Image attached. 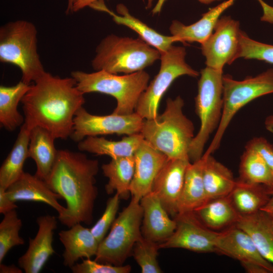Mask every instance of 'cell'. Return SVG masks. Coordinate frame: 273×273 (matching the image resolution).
<instances>
[{
    "instance_id": "ac0fdd59",
    "label": "cell",
    "mask_w": 273,
    "mask_h": 273,
    "mask_svg": "<svg viewBox=\"0 0 273 273\" xmlns=\"http://www.w3.org/2000/svg\"><path fill=\"white\" fill-rule=\"evenodd\" d=\"M140 204L143 211V236L159 244L169 238L176 229V223L158 197L151 191L141 198Z\"/></svg>"
},
{
    "instance_id": "ab89813d",
    "label": "cell",
    "mask_w": 273,
    "mask_h": 273,
    "mask_svg": "<svg viewBox=\"0 0 273 273\" xmlns=\"http://www.w3.org/2000/svg\"><path fill=\"white\" fill-rule=\"evenodd\" d=\"M6 190L0 188V213L3 214L18 207L16 202L8 196Z\"/></svg>"
},
{
    "instance_id": "8992f818",
    "label": "cell",
    "mask_w": 273,
    "mask_h": 273,
    "mask_svg": "<svg viewBox=\"0 0 273 273\" xmlns=\"http://www.w3.org/2000/svg\"><path fill=\"white\" fill-rule=\"evenodd\" d=\"M37 29L31 22L19 20L0 28V61L21 71V81L30 84L46 71L37 52Z\"/></svg>"
},
{
    "instance_id": "6da1fadb",
    "label": "cell",
    "mask_w": 273,
    "mask_h": 273,
    "mask_svg": "<svg viewBox=\"0 0 273 273\" xmlns=\"http://www.w3.org/2000/svg\"><path fill=\"white\" fill-rule=\"evenodd\" d=\"M84 95L72 77L46 72L30 85L21 100L26 125L43 127L57 139H66L73 131L76 112L85 103Z\"/></svg>"
},
{
    "instance_id": "603a6c76",
    "label": "cell",
    "mask_w": 273,
    "mask_h": 273,
    "mask_svg": "<svg viewBox=\"0 0 273 273\" xmlns=\"http://www.w3.org/2000/svg\"><path fill=\"white\" fill-rule=\"evenodd\" d=\"M56 138L46 129L35 126L30 131L28 157L35 162V175L46 180L57 158L58 150L55 146Z\"/></svg>"
},
{
    "instance_id": "d590c367",
    "label": "cell",
    "mask_w": 273,
    "mask_h": 273,
    "mask_svg": "<svg viewBox=\"0 0 273 273\" xmlns=\"http://www.w3.org/2000/svg\"><path fill=\"white\" fill-rule=\"evenodd\" d=\"M240 58L256 59L273 64V45L253 40L241 30L238 59Z\"/></svg>"
},
{
    "instance_id": "5b68a950",
    "label": "cell",
    "mask_w": 273,
    "mask_h": 273,
    "mask_svg": "<svg viewBox=\"0 0 273 273\" xmlns=\"http://www.w3.org/2000/svg\"><path fill=\"white\" fill-rule=\"evenodd\" d=\"M92 61L95 71L118 74H131L144 69L160 60V52L141 38L107 35L100 42Z\"/></svg>"
},
{
    "instance_id": "ba28073f",
    "label": "cell",
    "mask_w": 273,
    "mask_h": 273,
    "mask_svg": "<svg viewBox=\"0 0 273 273\" xmlns=\"http://www.w3.org/2000/svg\"><path fill=\"white\" fill-rule=\"evenodd\" d=\"M273 93V67L254 77L237 80L230 75L223 76V110L221 120L210 145L203 156L217 150L229 124L238 111L260 97Z\"/></svg>"
},
{
    "instance_id": "e575fe53",
    "label": "cell",
    "mask_w": 273,
    "mask_h": 273,
    "mask_svg": "<svg viewBox=\"0 0 273 273\" xmlns=\"http://www.w3.org/2000/svg\"><path fill=\"white\" fill-rule=\"evenodd\" d=\"M159 243L142 237L132 249L134 259L141 268L142 273H161L162 270L157 260Z\"/></svg>"
},
{
    "instance_id": "b9f144b4",
    "label": "cell",
    "mask_w": 273,
    "mask_h": 273,
    "mask_svg": "<svg viewBox=\"0 0 273 273\" xmlns=\"http://www.w3.org/2000/svg\"><path fill=\"white\" fill-rule=\"evenodd\" d=\"M99 0H73L72 12H77Z\"/></svg>"
},
{
    "instance_id": "3957f363",
    "label": "cell",
    "mask_w": 273,
    "mask_h": 273,
    "mask_svg": "<svg viewBox=\"0 0 273 273\" xmlns=\"http://www.w3.org/2000/svg\"><path fill=\"white\" fill-rule=\"evenodd\" d=\"M184 106L181 97L168 98L164 112L155 118L144 119L140 133L168 158L190 160L189 150L195 136V127L184 114Z\"/></svg>"
},
{
    "instance_id": "d6a6232c",
    "label": "cell",
    "mask_w": 273,
    "mask_h": 273,
    "mask_svg": "<svg viewBox=\"0 0 273 273\" xmlns=\"http://www.w3.org/2000/svg\"><path fill=\"white\" fill-rule=\"evenodd\" d=\"M239 180L249 184H261L273 189V174L261 155L245 148L240 160Z\"/></svg>"
},
{
    "instance_id": "74e56055",
    "label": "cell",
    "mask_w": 273,
    "mask_h": 273,
    "mask_svg": "<svg viewBox=\"0 0 273 273\" xmlns=\"http://www.w3.org/2000/svg\"><path fill=\"white\" fill-rule=\"evenodd\" d=\"M70 269L73 273H128L131 266L114 265L85 258L81 263L75 264Z\"/></svg>"
},
{
    "instance_id": "1f68e13d",
    "label": "cell",
    "mask_w": 273,
    "mask_h": 273,
    "mask_svg": "<svg viewBox=\"0 0 273 273\" xmlns=\"http://www.w3.org/2000/svg\"><path fill=\"white\" fill-rule=\"evenodd\" d=\"M30 87L22 81L16 84L0 86V124L8 131H13L22 125L25 118L18 110L19 103Z\"/></svg>"
},
{
    "instance_id": "7402d4cb",
    "label": "cell",
    "mask_w": 273,
    "mask_h": 273,
    "mask_svg": "<svg viewBox=\"0 0 273 273\" xmlns=\"http://www.w3.org/2000/svg\"><path fill=\"white\" fill-rule=\"evenodd\" d=\"M59 237L64 247L63 263L66 267L70 268L79 259H89L97 254L100 243L90 229L84 227L81 223L61 231Z\"/></svg>"
},
{
    "instance_id": "83f0119b",
    "label": "cell",
    "mask_w": 273,
    "mask_h": 273,
    "mask_svg": "<svg viewBox=\"0 0 273 273\" xmlns=\"http://www.w3.org/2000/svg\"><path fill=\"white\" fill-rule=\"evenodd\" d=\"M30 129L24 123L15 142L0 168V188L5 190L17 181L24 173L28 157Z\"/></svg>"
},
{
    "instance_id": "7dc6e473",
    "label": "cell",
    "mask_w": 273,
    "mask_h": 273,
    "mask_svg": "<svg viewBox=\"0 0 273 273\" xmlns=\"http://www.w3.org/2000/svg\"><path fill=\"white\" fill-rule=\"evenodd\" d=\"M73 0H68V7L66 10V13L68 14L69 12L72 13V6H73Z\"/></svg>"
},
{
    "instance_id": "4fadbf2b",
    "label": "cell",
    "mask_w": 273,
    "mask_h": 273,
    "mask_svg": "<svg viewBox=\"0 0 273 273\" xmlns=\"http://www.w3.org/2000/svg\"><path fill=\"white\" fill-rule=\"evenodd\" d=\"M176 229L172 235L159 244L160 248H182L199 253L216 252L218 232L206 226L195 212L177 214Z\"/></svg>"
},
{
    "instance_id": "ffe728a7",
    "label": "cell",
    "mask_w": 273,
    "mask_h": 273,
    "mask_svg": "<svg viewBox=\"0 0 273 273\" xmlns=\"http://www.w3.org/2000/svg\"><path fill=\"white\" fill-rule=\"evenodd\" d=\"M8 196L12 201H28L46 203L58 214H62L66 207L58 201L61 197L49 187L46 181L28 172H24L21 177L6 190Z\"/></svg>"
},
{
    "instance_id": "44dd1931",
    "label": "cell",
    "mask_w": 273,
    "mask_h": 273,
    "mask_svg": "<svg viewBox=\"0 0 273 273\" xmlns=\"http://www.w3.org/2000/svg\"><path fill=\"white\" fill-rule=\"evenodd\" d=\"M92 8L109 14L113 20L119 25H122L135 31L140 38L158 50L160 53L166 52L174 42H177L173 35L167 36L159 33L145 23L132 16L123 4L116 6L118 14L109 10L103 0L97 1L89 5Z\"/></svg>"
},
{
    "instance_id": "30bf717a",
    "label": "cell",
    "mask_w": 273,
    "mask_h": 273,
    "mask_svg": "<svg viewBox=\"0 0 273 273\" xmlns=\"http://www.w3.org/2000/svg\"><path fill=\"white\" fill-rule=\"evenodd\" d=\"M160 54L159 71L142 94L135 109V112L144 119L158 116L162 97L175 79L183 75L196 77L200 75L186 62L184 47L172 45Z\"/></svg>"
},
{
    "instance_id": "f35d334b",
    "label": "cell",
    "mask_w": 273,
    "mask_h": 273,
    "mask_svg": "<svg viewBox=\"0 0 273 273\" xmlns=\"http://www.w3.org/2000/svg\"><path fill=\"white\" fill-rule=\"evenodd\" d=\"M245 148L255 150L263 158L273 174V146L263 137H255Z\"/></svg>"
},
{
    "instance_id": "8fae6325",
    "label": "cell",
    "mask_w": 273,
    "mask_h": 273,
    "mask_svg": "<svg viewBox=\"0 0 273 273\" xmlns=\"http://www.w3.org/2000/svg\"><path fill=\"white\" fill-rule=\"evenodd\" d=\"M144 119L136 112L129 115L112 113L97 115L81 107L76 112L70 138L79 142L89 136L116 134L131 135L140 132Z\"/></svg>"
},
{
    "instance_id": "c3c4849f",
    "label": "cell",
    "mask_w": 273,
    "mask_h": 273,
    "mask_svg": "<svg viewBox=\"0 0 273 273\" xmlns=\"http://www.w3.org/2000/svg\"><path fill=\"white\" fill-rule=\"evenodd\" d=\"M154 1V0H147V5L146 6L147 9H150L152 7Z\"/></svg>"
},
{
    "instance_id": "4dcf8cb0",
    "label": "cell",
    "mask_w": 273,
    "mask_h": 273,
    "mask_svg": "<svg viewBox=\"0 0 273 273\" xmlns=\"http://www.w3.org/2000/svg\"><path fill=\"white\" fill-rule=\"evenodd\" d=\"M103 173L108 178L105 186L108 194L114 192L122 199H127L130 193V186L135 168L134 155L111 159L108 163L101 167Z\"/></svg>"
},
{
    "instance_id": "681fc988",
    "label": "cell",
    "mask_w": 273,
    "mask_h": 273,
    "mask_svg": "<svg viewBox=\"0 0 273 273\" xmlns=\"http://www.w3.org/2000/svg\"><path fill=\"white\" fill-rule=\"evenodd\" d=\"M271 217V218L273 221V213H271V214H269Z\"/></svg>"
},
{
    "instance_id": "4316f807",
    "label": "cell",
    "mask_w": 273,
    "mask_h": 273,
    "mask_svg": "<svg viewBox=\"0 0 273 273\" xmlns=\"http://www.w3.org/2000/svg\"><path fill=\"white\" fill-rule=\"evenodd\" d=\"M202 157L204 159L203 178L207 202L229 196L236 183L231 170L211 155Z\"/></svg>"
},
{
    "instance_id": "277c9868",
    "label": "cell",
    "mask_w": 273,
    "mask_h": 273,
    "mask_svg": "<svg viewBox=\"0 0 273 273\" xmlns=\"http://www.w3.org/2000/svg\"><path fill=\"white\" fill-rule=\"evenodd\" d=\"M71 76L78 89L83 94L100 93L114 97L117 105L113 113L129 115L135 109L142 94L147 88L149 74L144 70L119 75L104 70L87 73L73 71Z\"/></svg>"
},
{
    "instance_id": "d4e9b609",
    "label": "cell",
    "mask_w": 273,
    "mask_h": 273,
    "mask_svg": "<svg viewBox=\"0 0 273 273\" xmlns=\"http://www.w3.org/2000/svg\"><path fill=\"white\" fill-rule=\"evenodd\" d=\"M144 138L140 133L128 135L121 140L89 136L78 143V150L96 155H107L111 159L133 156Z\"/></svg>"
},
{
    "instance_id": "9c48e42d",
    "label": "cell",
    "mask_w": 273,
    "mask_h": 273,
    "mask_svg": "<svg viewBox=\"0 0 273 273\" xmlns=\"http://www.w3.org/2000/svg\"><path fill=\"white\" fill-rule=\"evenodd\" d=\"M143 215L140 201L131 197L129 204L115 219L109 234L99 243L95 260L122 265L142 236Z\"/></svg>"
},
{
    "instance_id": "52a82bcc",
    "label": "cell",
    "mask_w": 273,
    "mask_h": 273,
    "mask_svg": "<svg viewBox=\"0 0 273 273\" xmlns=\"http://www.w3.org/2000/svg\"><path fill=\"white\" fill-rule=\"evenodd\" d=\"M200 75L195 109L200 126L189 148L188 155L191 162L202 157L210 135L219 126L223 105V70L206 66L201 70Z\"/></svg>"
},
{
    "instance_id": "8d00e7d4",
    "label": "cell",
    "mask_w": 273,
    "mask_h": 273,
    "mask_svg": "<svg viewBox=\"0 0 273 273\" xmlns=\"http://www.w3.org/2000/svg\"><path fill=\"white\" fill-rule=\"evenodd\" d=\"M120 199V198L117 193L110 198L107 201L106 208L102 215L90 228L92 233L99 243L106 237L108 230L116 219Z\"/></svg>"
},
{
    "instance_id": "d6986e66",
    "label": "cell",
    "mask_w": 273,
    "mask_h": 273,
    "mask_svg": "<svg viewBox=\"0 0 273 273\" xmlns=\"http://www.w3.org/2000/svg\"><path fill=\"white\" fill-rule=\"evenodd\" d=\"M236 0H226L203 14L198 21L189 25L174 20L169 27L171 35L177 41L182 42H197L202 43L212 33L214 27L221 14L233 5ZM263 10L267 9L269 6L263 0H258Z\"/></svg>"
},
{
    "instance_id": "836d02e7",
    "label": "cell",
    "mask_w": 273,
    "mask_h": 273,
    "mask_svg": "<svg viewBox=\"0 0 273 273\" xmlns=\"http://www.w3.org/2000/svg\"><path fill=\"white\" fill-rule=\"evenodd\" d=\"M4 215L0 223V263L12 248L23 245L25 242L19 235L22 222L16 210L9 211Z\"/></svg>"
},
{
    "instance_id": "7a4b0ae2",
    "label": "cell",
    "mask_w": 273,
    "mask_h": 273,
    "mask_svg": "<svg viewBox=\"0 0 273 273\" xmlns=\"http://www.w3.org/2000/svg\"><path fill=\"white\" fill-rule=\"evenodd\" d=\"M99 162L82 153L59 150L53 168L45 180L49 187L64 199L66 209L58 219L71 228L78 223L90 224L93 219L98 195L96 175Z\"/></svg>"
},
{
    "instance_id": "f1b7e54d",
    "label": "cell",
    "mask_w": 273,
    "mask_h": 273,
    "mask_svg": "<svg viewBox=\"0 0 273 273\" xmlns=\"http://www.w3.org/2000/svg\"><path fill=\"white\" fill-rule=\"evenodd\" d=\"M194 212L206 226L212 230L236 224L241 216L229 196L211 200Z\"/></svg>"
},
{
    "instance_id": "e0dca14e",
    "label": "cell",
    "mask_w": 273,
    "mask_h": 273,
    "mask_svg": "<svg viewBox=\"0 0 273 273\" xmlns=\"http://www.w3.org/2000/svg\"><path fill=\"white\" fill-rule=\"evenodd\" d=\"M216 248V252L237 259L241 264L256 263L273 273V264L261 255L250 236L236 224L218 232Z\"/></svg>"
},
{
    "instance_id": "ee69618b",
    "label": "cell",
    "mask_w": 273,
    "mask_h": 273,
    "mask_svg": "<svg viewBox=\"0 0 273 273\" xmlns=\"http://www.w3.org/2000/svg\"><path fill=\"white\" fill-rule=\"evenodd\" d=\"M166 0H158L157 4L152 10L153 15L158 14L161 11L163 4ZM199 2L204 4H209L215 1L221 0H198Z\"/></svg>"
},
{
    "instance_id": "bcb514c9",
    "label": "cell",
    "mask_w": 273,
    "mask_h": 273,
    "mask_svg": "<svg viewBox=\"0 0 273 273\" xmlns=\"http://www.w3.org/2000/svg\"><path fill=\"white\" fill-rule=\"evenodd\" d=\"M264 124L267 130L273 132V114L266 117Z\"/></svg>"
},
{
    "instance_id": "5bb4252c",
    "label": "cell",
    "mask_w": 273,
    "mask_h": 273,
    "mask_svg": "<svg viewBox=\"0 0 273 273\" xmlns=\"http://www.w3.org/2000/svg\"><path fill=\"white\" fill-rule=\"evenodd\" d=\"M188 159L168 158L157 174L152 192L159 198L171 217L177 214V206L184 183Z\"/></svg>"
},
{
    "instance_id": "2e32d148",
    "label": "cell",
    "mask_w": 273,
    "mask_h": 273,
    "mask_svg": "<svg viewBox=\"0 0 273 273\" xmlns=\"http://www.w3.org/2000/svg\"><path fill=\"white\" fill-rule=\"evenodd\" d=\"M134 172L130 186L131 197L139 201L152 191L154 181L168 157L144 139L134 154Z\"/></svg>"
},
{
    "instance_id": "9a60e30c",
    "label": "cell",
    "mask_w": 273,
    "mask_h": 273,
    "mask_svg": "<svg viewBox=\"0 0 273 273\" xmlns=\"http://www.w3.org/2000/svg\"><path fill=\"white\" fill-rule=\"evenodd\" d=\"M38 231L34 238L29 239V245L25 253L18 260L25 273H38L55 253L53 247V235L57 228L55 216L44 215L36 219Z\"/></svg>"
},
{
    "instance_id": "f546056e",
    "label": "cell",
    "mask_w": 273,
    "mask_h": 273,
    "mask_svg": "<svg viewBox=\"0 0 273 273\" xmlns=\"http://www.w3.org/2000/svg\"><path fill=\"white\" fill-rule=\"evenodd\" d=\"M270 190L263 185L246 183L238 179L229 196L239 214L248 215L260 210L266 205L270 196Z\"/></svg>"
},
{
    "instance_id": "7c38bea8",
    "label": "cell",
    "mask_w": 273,
    "mask_h": 273,
    "mask_svg": "<svg viewBox=\"0 0 273 273\" xmlns=\"http://www.w3.org/2000/svg\"><path fill=\"white\" fill-rule=\"evenodd\" d=\"M241 30L239 21L231 16L221 17L211 34L201 44L207 67L223 70L238 59Z\"/></svg>"
},
{
    "instance_id": "484cf974",
    "label": "cell",
    "mask_w": 273,
    "mask_h": 273,
    "mask_svg": "<svg viewBox=\"0 0 273 273\" xmlns=\"http://www.w3.org/2000/svg\"><path fill=\"white\" fill-rule=\"evenodd\" d=\"M203 164L204 159L201 157L188 164L178 203L177 214L193 212L207 203L203 178Z\"/></svg>"
},
{
    "instance_id": "cb8c5ba5",
    "label": "cell",
    "mask_w": 273,
    "mask_h": 273,
    "mask_svg": "<svg viewBox=\"0 0 273 273\" xmlns=\"http://www.w3.org/2000/svg\"><path fill=\"white\" fill-rule=\"evenodd\" d=\"M236 224L250 236L261 255L273 264V221L270 215L259 210L241 215Z\"/></svg>"
},
{
    "instance_id": "f6af8a7d",
    "label": "cell",
    "mask_w": 273,
    "mask_h": 273,
    "mask_svg": "<svg viewBox=\"0 0 273 273\" xmlns=\"http://www.w3.org/2000/svg\"><path fill=\"white\" fill-rule=\"evenodd\" d=\"M270 196L267 203L260 210L268 214L273 213V189L270 190Z\"/></svg>"
},
{
    "instance_id": "60d3db41",
    "label": "cell",
    "mask_w": 273,
    "mask_h": 273,
    "mask_svg": "<svg viewBox=\"0 0 273 273\" xmlns=\"http://www.w3.org/2000/svg\"><path fill=\"white\" fill-rule=\"evenodd\" d=\"M246 272L249 273H268L269 272L262 266L253 263H245L241 264Z\"/></svg>"
},
{
    "instance_id": "7bdbcfd3",
    "label": "cell",
    "mask_w": 273,
    "mask_h": 273,
    "mask_svg": "<svg viewBox=\"0 0 273 273\" xmlns=\"http://www.w3.org/2000/svg\"><path fill=\"white\" fill-rule=\"evenodd\" d=\"M23 269L14 264L6 265L3 263H0L1 273H22Z\"/></svg>"
}]
</instances>
